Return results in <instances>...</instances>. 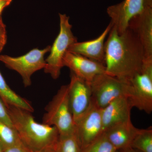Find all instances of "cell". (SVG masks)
<instances>
[{"label": "cell", "mask_w": 152, "mask_h": 152, "mask_svg": "<svg viewBox=\"0 0 152 152\" xmlns=\"http://www.w3.org/2000/svg\"><path fill=\"white\" fill-rule=\"evenodd\" d=\"M105 42L106 73L129 80L141 70L143 48L135 33L128 28L119 34L113 27Z\"/></svg>", "instance_id": "obj_1"}, {"label": "cell", "mask_w": 152, "mask_h": 152, "mask_svg": "<svg viewBox=\"0 0 152 152\" xmlns=\"http://www.w3.org/2000/svg\"><path fill=\"white\" fill-rule=\"evenodd\" d=\"M23 143L32 152L54 149L59 137L57 128L36 121L31 112L12 106L6 107Z\"/></svg>", "instance_id": "obj_2"}, {"label": "cell", "mask_w": 152, "mask_h": 152, "mask_svg": "<svg viewBox=\"0 0 152 152\" xmlns=\"http://www.w3.org/2000/svg\"><path fill=\"white\" fill-rule=\"evenodd\" d=\"M43 123L57 128L60 136L75 133V122L71 111L68 85L62 86L45 108Z\"/></svg>", "instance_id": "obj_3"}, {"label": "cell", "mask_w": 152, "mask_h": 152, "mask_svg": "<svg viewBox=\"0 0 152 152\" xmlns=\"http://www.w3.org/2000/svg\"><path fill=\"white\" fill-rule=\"evenodd\" d=\"M60 31L51 46L50 54L45 60L44 71L50 74L53 79L58 78L63 65V59L68 49L72 44L77 42L72 32V25L69 17L66 14H59Z\"/></svg>", "instance_id": "obj_4"}, {"label": "cell", "mask_w": 152, "mask_h": 152, "mask_svg": "<svg viewBox=\"0 0 152 152\" xmlns=\"http://www.w3.org/2000/svg\"><path fill=\"white\" fill-rule=\"evenodd\" d=\"M91 100L103 109L117 98L129 97L131 85L127 80H123L107 73L100 74L91 83Z\"/></svg>", "instance_id": "obj_5"}, {"label": "cell", "mask_w": 152, "mask_h": 152, "mask_svg": "<svg viewBox=\"0 0 152 152\" xmlns=\"http://www.w3.org/2000/svg\"><path fill=\"white\" fill-rule=\"evenodd\" d=\"M128 99L132 107L150 114L152 112V58L144 59L141 70L129 80Z\"/></svg>", "instance_id": "obj_6"}, {"label": "cell", "mask_w": 152, "mask_h": 152, "mask_svg": "<svg viewBox=\"0 0 152 152\" xmlns=\"http://www.w3.org/2000/svg\"><path fill=\"white\" fill-rule=\"evenodd\" d=\"M50 46L44 49L34 48L26 54L18 57L0 55V61L7 67L17 72L21 76L25 87L31 85V76L46 66L45 56L50 52Z\"/></svg>", "instance_id": "obj_7"}, {"label": "cell", "mask_w": 152, "mask_h": 152, "mask_svg": "<svg viewBox=\"0 0 152 152\" xmlns=\"http://www.w3.org/2000/svg\"><path fill=\"white\" fill-rule=\"evenodd\" d=\"M104 132L102 109L91 100L86 110L75 121V134L81 150Z\"/></svg>", "instance_id": "obj_8"}, {"label": "cell", "mask_w": 152, "mask_h": 152, "mask_svg": "<svg viewBox=\"0 0 152 152\" xmlns=\"http://www.w3.org/2000/svg\"><path fill=\"white\" fill-rule=\"evenodd\" d=\"M128 28L135 33L140 41L144 59L152 58V0H146L143 10L131 19Z\"/></svg>", "instance_id": "obj_9"}, {"label": "cell", "mask_w": 152, "mask_h": 152, "mask_svg": "<svg viewBox=\"0 0 152 152\" xmlns=\"http://www.w3.org/2000/svg\"><path fill=\"white\" fill-rule=\"evenodd\" d=\"M145 1L124 0L107 8V12L110 18L113 27L119 34L125 31L128 28L131 19L142 11Z\"/></svg>", "instance_id": "obj_10"}, {"label": "cell", "mask_w": 152, "mask_h": 152, "mask_svg": "<svg viewBox=\"0 0 152 152\" xmlns=\"http://www.w3.org/2000/svg\"><path fill=\"white\" fill-rule=\"evenodd\" d=\"M68 85L69 102L74 122L89 106L91 101V83L72 73Z\"/></svg>", "instance_id": "obj_11"}, {"label": "cell", "mask_w": 152, "mask_h": 152, "mask_svg": "<svg viewBox=\"0 0 152 152\" xmlns=\"http://www.w3.org/2000/svg\"><path fill=\"white\" fill-rule=\"evenodd\" d=\"M63 65L69 68L77 77L90 83L98 75L106 73L104 64L69 51L64 57Z\"/></svg>", "instance_id": "obj_12"}, {"label": "cell", "mask_w": 152, "mask_h": 152, "mask_svg": "<svg viewBox=\"0 0 152 152\" xmlns=\"http://www.w3.org/2000/svg\"><path fill=\"white\" fill-rule=\"evenodd\" d=\"M112 27L113 25L110 22L105 29L98 38L92 40L80 42H77L70 46L68 51L80 55L104 65L105 42Z\"/></svg>", "instance_id": "obj_13"}, {"label": "cell", "mask_w": 152, "mask_h": 152, "mask_svg": "<svg viewBox=\"0 0 152 152\" xmlns=\"http://www.w3.org/2000/svg\"><path fill=\"white\" fill-rule=\"evenodd\" d=\"M132 107L128 98L120 97L115 99L102 109V118L104 132L113 125L131 119Z\"/></svg>", "instance_id": "obj_14"}, {"label": "cell", "mask_w": 152, "mask_h": 152, "mask_svg": "<svg viewBox=\"0 0 152 152\" xmlns=\"http://www.w3.org/2000/svg\"><path fill=\"white\" fill-rule=\"evenodd\" d=\"M138 130L130 119L116 124L104 132L110 141L119 151L130 147Z\"/></svg>", "instance_id": "obj_15"}, {"label": "cell", "mask_w": 152, "mask_h": 152, "mask_svg": "<svg viewBox=\"0 0 152 152\" xmlns=\"http://www.w3.org/2000/svg\"><path fill=\"white\" fill-rule=\"evenodd\" d=\"M0 99L6 107L15 106L31 113L34 109L29 102L15 92L9 86L0 72Z\"/></svg>", "instance_id": "obj_16"}, {"label": "cell", "mask_w": 152, "mask_h": 152, "mask_svg": "<svg viewBox=\"0 0 152 152\" xmlns=\"http://www.w3.org/2000/svg\"><path fill=\"white\" fill-rule=\"evenodd\" d=\"M21 142L18 134L15 128L0 120V146L3 150Z\"/></svg>", "instance_id": "obj_17"}, {"label": "cell", "mask_w": 152, "mask_h": 152, "mask_svg": "<svg viewBox=\"0 0 152 152\" xmlns=\"http://www.w3.org/2000/svg\"><path fill=\"white\" fill-rule=\"evenodd\" d=\"M130 147L141 152H152V127L139 129Z\"/></svg>", "instance_id": "obj_18"}, {"label": "cell", "mask_w": 152, "mask_h": 152, "mask_svg": "<svg viewBox=\"0 0 152 152\" xmlns=\"http://www.w3.org/2000/svg\"><path fill=\"white\" fill-rule=\"evenodd\" d=\"M53 149L55 152H81L75 133L67 135H59Z\"/></svg>", "instance_id": "obj_19"}, {"label": "cell", "mask_w": 152, "mask_h": 152, "mask_svg": "<svg viewBox=\"0 0 152 152\" xmlns=\"http://www.w3.org/2000/svg\"><path fill=\"white\" fill-rule=\"evenodd\" d=\"M104 132L100 136L81 150V152H117Z\"/></svg>", "instance_id": "obj_20"}, {"label": "cell", "mask_w": 152, "mask_h": 152, "mask_svg": "<svg viewBox=\"0 0 152 152\" xmlns=\"http://www.w3.org/2000/svg\"><path fill=\"white\" fill-rule=\"evenodd\" d=\"M7 41V31L5 25L3 21L1 16H0V53L3 50Z\"/></svg>", "instance_id": "obj_21"}, {"label": "cell", "mask_w": 152, "mask_h": 152, "mask_svg": "<svg viewBox=\"0 0 152 152\" xmlns=\"http://www.w3.org/2000/svg\"><path fill=\"white\" fill-rule=\"evenodd\" d=\"M0 120L10 126H13L6 106L0 99ZM14 127V126H13Z\"/></svg>", "instance_id": "obj_22"}, {"label": "cell", "mask_w": 152, "mask_h": 152, "mask_svg": "<svg viewBox=\"0 0 152 152\" xmlns=\"http://www.w3.org/2000/svg\"><path fill=\"white\" fill-rule=\"evenodd\" d=\"M4 152H31L23 142L3 150Z\"/></svg>", "instance_id": "obj_23"}, {"label": "cell", "mask_w": 152, "mask_h": 152, "mask_svg": "<svg viewBox=\"0 0 152 152\" xmlns=\"http://www.w3.org/2000/svg\"><path fill=\"white\" fill-rule=\"evenodd\" d=\"M12 1V0H0V16L4 10L10 5Z\"/></svg>", "instance_id": "obj_24"}, {"label": "cell", "mask_w": 152, "mask_h": 152, "mask_svg": "<svg viewBox=\"0 0 152 152\" xmlns=\"http://www.w3.org/2000/svg\"><path fill=\"white\" fill-rule=\"evenodd\" d=\"M119 152H141L138 150L135 149L131 147L126 148L123 149L119 151Z\"/></svg>", "instance_id": "obj_25"}, {"label": "cell", "mask_w": 152, "mask_h": 152, "mask_svg": "<svg viewBox=\"0 0 152 152\" xmlns=\"http://www.w3.org/2000/svg\"><path fill=\"white\" fill-rule=\"evenodd\" d=\"M37 152H55V151L53 149H48L44 150Z\"/></svg>", "instance_id": "obj_26"}, {"label": "cell", "mask_w": 152, "mask_h": 152, "mask_svg": "<svg viewBox=\"0 0 152 152\" xmlns=\"http://www.w3.org/2000/svg\"><path fill=\"white\" fill-rule=\"evenodd\" d=\"M0 152H4L3 151V149L0 146Z\"/></svg>", "instance_id": "obj_27"}, {"label": "cell", "mask_w": 152, "mask_h": 152, "mask_svg": "<svg viewBox=\"0 0 152 152\" xmlns=\"http://www.w3.org/2000/svg\"><path fill=\"white\" fill-rule=\"evenodd\" d=\"M117 152H119V151H117Z\"/></svg>", "instance_id": "obj_28"}]
</instances>
